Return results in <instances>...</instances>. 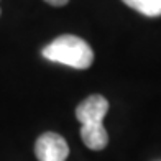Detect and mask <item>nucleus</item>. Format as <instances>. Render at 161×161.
<instances>
[{
    "mask_svg": "<svg viewBox=\"0 0 161 161\" xmlns=\"http://www.w3.org/2000/svg\"><path fill=\"white\" fill-rule=\"evenodd\" d=\"M45 2H48L49 5H54V7H63L69 2V0H45Z\"/></svg>",
    "mask_w": 161,
    "mask_h": 161,
    "instance_id": "obj_5",
    "label": "nucleus"
},
{
    "mask_svg": "<svg viewBox=\"0 0 161 161\" xmlns=\"http://www.w3.org/2000/svg\"><path fill=\"white\" fill-rule=\"evenodd\" d=\"M108 112V102L104 96L94 94L82 100L76 108V119L80 122V138L91 150H104L108 135L104 127V117Z\"/></svg>",
    "mask_w": 161,
    "mask_h": 161,
    "instance_id": "obj_1",
    "label": "nucleus"
},
{
    "mask_svg": "<svg viewBox=\"0 0 161 161\" xmlns=\"http://www.w3.org/2000/svg\"><path fill=\"white\" fill-rule=\"evenodd\" d=\"M122 2L146 17L161 15V0H122Z\"/></svg>",
    "mask_w": 161,
    "mask_h": 161,
    "instance_id": "obj_4",
    "label": "nucleus"
},
{
    "mask_svg": "<svg viewBox=\"0 0 161 161\" xmlns=\"http://www.w3.org/2000/svg\"><path fill=\"white\" fill-rule=\"evenodd\" d=\"M41 54L53 63L66 64L74 69H87L94 61V51L89 43L74 35L58 36L43 48Z\"/></svg>",
    "mask_w": 161,
    "mask_h": 161,
    "instance_id": "obj_2",
    "label": "nucleus"
},
{
    "mask_svg": "<svg viewBox=\"0 0 161 161\" xmlns=\"http://www.w3.org/2000/svg\"><path fill=\"white\" fill-rule=\"evenodd\" d=\"M35 155L38 161H66L69 155V146L61 135L46 131L36 140Z\"/></svg>",
    "mask_w": 161,
    "mask_h": 161,
    "instance_id": "obj_3",
    "label": "nucleus"
}]
</instances>
